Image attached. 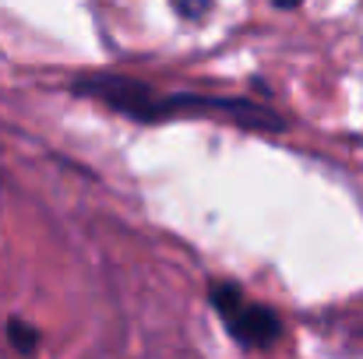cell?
<instances>
[{
	"label": "cell",
	"mask_w": 363,
	"mask_h": 359,
	"mask_svg": "<svg viewBox=\"0 0 363 359\" xmlns=\"http://www.w3.org/2000/svg\"><path fill=\"white\" fill-rule=\"evenodd\" d=\"M71 96L92 99L134 123H166L177 117H223L250 134H282L289 123L272 106H261L247 96H205V92H155L148 81L123 74H85L74 78Z\"/></svg>",
	"instance_id": "6da1fadb"
},
{
	"label": "cell",
	"mask_w": 363,
	"mask_h": 359,
	"mask_svg": "<svg viewBox=\"0 0 363 359\" xmlns=\"http://www.w3.org/2000/svg\"><path fill=\"white\" fill-rule=\"evenodd\" d=\"M39 338H43V335H39L35 324H28V321H21V317H11V321H7V342H11L14 353H21V356H35Z\"/></svg>",
	"instance_id": "3957f363"
},
{
	"label": "cell",
	"mask_w": 363,
	"mask_h": 359,
	"mask_svg": "<svg viewBox=\"0 0 363 359\" xmlns=\"http://www.w3.org/2000/svg\"><path fill=\"white\" fill-rule=\"evenodd\" d=\"M169 7H173V14H177V18H184V21H201V18H208V14H212V7H216V4H212V0H201V4H194V0H191V4L173 0Z\"/></svg>",
	"instance_id": "277c9868"
},
{
	"label": "cell",
	"mask_w": 363,
	"mask_h": 359,
	"mask_svg": "<svg viewBox=\"0 0 363 359\" xmlns=\"http://www.w3.org/2000/svg\"><path fill=\"white\" fill-rule=\"evenodd\" d=\"M208 303L216 310V317L223 321V328L230 331V338H237L243 349H275L279 338H282V317L257 303V300H247L237 282H226V278H212L208 282Z\"/></svg>",
	"instance_id": "7a4b0ae2"
}]
</instances>
